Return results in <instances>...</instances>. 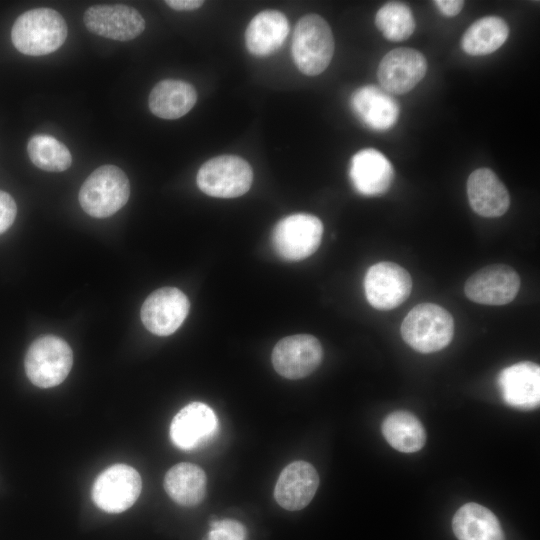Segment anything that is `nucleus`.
Here are the masks:
<instances>
[{"label":"nucleus","instance_id":"f257e3e1","mask_svg":"<svg viewBox=\"0 0 540 540\" xmlns=\"http://www.w3.org/2000/svg\"><path fill=\"white\" fill-rule=\"evenodd\" d=\"M62 15L51 8H36L21 14L11 29L14 47L22 54L42 56L56 51L67 37Z\"/></svg>","mask_w":540,"mask_h":540},{"label":"nucleus","instance_id":"f03ea898","mask_svg":"<svg viewBox=\"0 0 540 540\" xmlns=\"http://www.w3.org/2000/svg\"><path fill=\"white\" fill-rule=\"evenodd\" d=\"M291 48L300 72L319 75L329 66L335 49L329 24L318 14L303 16L295 26Z\"/></svg>","mask_w":540,"mask_h":540},{"label":"nucleus","instance_id":"7ed1b4c3","mask_svg":"<svg viewBox=\"0 0 540 540\" xmlns=\"http://www.w3.org/2000/svg\"><path fill=\"white\" fill-rule=\"evenodd\" d=\"M403 340L421 353L437 352L445 348L454 336V319L443 307L421 303L406 315L401 328Z\"/></svg>","mask_w":540,"mask_h":540},{"label":"nucleus","instance_id":"20e7f679","mask_svg":"<svg viewBox=\"0 0 540 540\" xmlns=\"http://www.w3.org/2000/svg\"><path fill=\"white\" fill-rule=\"evenodd\" d=\"M129 196L130 183L124 171L115 165H103L83 182L78 200L88 215L106 218L120 210Z\"/></svg>","mask_w":540,"mask_h":540},{"label":"nucleus","instance_id":"39448f33","mask_svg":"<svg viewBox=\"0 0 540 540\" xmlns=\"http://www.w3.org/2000/svg\"><path fill=\"white\" fill-rule=\"evenodd\" d=\"M72 364V349L65 340L53 335L42 336L33 341L24 360L27 377L40 388H50L62 383Z\"/></svg>","mask_w":540,"mask_h":540},{"label":"nucleus","instance_id":"423d86ee","mask_svg":"<svg viewBox=\"0 0 540 540\" xmlns=\"http://www.w3.org/2000/svg\"><path fill=\"white\" fill-rule=\"evenodd\" d=\"M253 171L243 158L220 155L206 161L198 170L197 185L205 194L218 198H234L251 187Z\"/></svg>","mask_w":540,"mask_h":540},{"label":"nucleus","instance_id":"0eeeda50","mask_svg":"<svg viewBox=\"0 0 540 540\" xmlns=\"http://www.w3.org/2000/svg\"><path fill=\"white\" fill-rule=\"evenodd\" d=\"M323 224L311 214L298 213L280 220L272 232V245L282 259L298 261L312 255L319 247Z\"/></svg>","mask_w":540,"mask_h":540},{"label":"nucleus","instance_id":"6e6552de","mask_svg":"<svg viewBox=\"0 0 540 540\" xmlns=\"http://www.w3.org/2000/svg\"><path fill=\"white\" fill-rule=\"evenodd\" d=\"M141 488V477L133 467L115 464L96 478L92 487V499L101 510L120 513L135 503Z\"/></svg>","mask_w":540,"mask_h":540},{"label":"nucleus","instance_id":"1a4fd4ad","mask_svg":"<svg viewBox=\"0 0 540 540\" xmlns=\"http://www.w3.org/2000/svg\"><path fill=\"white\" fill-rule=\"evenodd\" d=\"M365 295L376 309L390 310L402 304L410 295V274L394 262H379L372 265L364 279Z\"/></svg>","mask_w":540,"mask_h":540},{"label":"nucleus","instance_id":"9d476101","mask_svg":"<svg viewBox=\"0 0 540 540\" xmlns=\"http://www.w3.org/2000/svg\"><path fill=\"white\" fill-rule=\"evenodd\" d=\"M322 346L309 334L285 337L274 346L271 360L276 372L287 379H301L314 372L321 363Z\"/></svg>","mask_w":540,"mask_h":540},{"label":"nucleus","instance_id":"9b49d317","mask_svg":"<svg viewBox=\"0 0 540 540\" xmlns=\"http://www.w3.org/2000/svg\"><path fill=\"white\" fill-rule=\"evenodd\" d=\"M520 289V277L510 266L493 264L471 275L464 286L465 295L473 302L504 305L514 300Z\"/></svg>","mask_w":540,"mask_h":540},{"label":"nucleus","instance_id":"f8f14e48","mask_svg":"<svg viewBox=\"0 0 540 540\" xmlns=\"http://www.w3.org/2000/svg\"><path fill=\"white\" fill-rule=\"evenodd\" d=\"M187 296L175 287L152 292L141 307V320L151 333L168 336L174 333L189 313Z\"/></svg>","mask_w":540,"mask_h":540},{"label":"nucleus","instance_id":"ddd939ff","mask_svg":"<svg viewBox=\"0 0 540 540\" xmlns=\"http://www.w3.org/2000/svg\"><path fill=\"white\" fill-rule=\"evenodd\" d=\"M86 28L104 38L129 41L145 29V20L133 7L124 4H99L84 13Z\"/></svg>","mask_w":540,"mask_h":540},{"label":"nucleus","instance_id":"4468645a","mask_svg":"<svg viewBox=\"0 0 540 540\" xmlns=\"http://www.w3.org/2000/svg\"><path fill=\"white\" fill-rule=\"evenodd\" d=\"M427 61L418 50L399 47L389 51L377 70L378 81L389 94L411 91L425 76Z\"/></svg>","mask_w":540,"mask_h":540},{"label":"nucleus","instance_id":"2eb2a0df","mask_svg":"<svg viewBox=\"0 0 540 540\" xmlns=\"http://www.w3.org/2000/svg\"><path fill=\"white\" fill-rule=\"evenodd\" d=\"M218 420L215 412L207 404L192 402L183 407L170 425V438L182 450H193L213 438Z\"/></svg>","mask_w":540,"mask_h":540},{"label":"nucleus","instance_id":"dca6fc26","mask_svg":"<svg viewBox=\"0 0 540 540\" xmlns=\"http://www.w3.org/2000/svg\"><path fill=\"white\" fill-rule=\"evenodd\" d=\"M497 384L503 401L516 409L533 410L540 403V367L522 361L504 368Z\"/></svg>","mask_w":540,"mask_h":540},{"label":"nucleus","instance_id":"f3484780","mask_svg":"<svg viewBox=\"0 0 540 540\" xmlns=\"http://www.w3.org/2000/svg\"><path fill=\"white\" fill-rule=\"evenodd\" d=\"M319 486V475L306 461H294L280 473L275 489L276 502L284 509L297 511L313 499Z\"/></svg>","mask_w":540,"mask_h":540},{"label":"nucleus","instance_id":"a211bd4d","mask_svg":"<svg viewBox=\"0 0 540 540\" xmlns=\"http://www.w3.org/2000/svg\"><path fill=\"white\" fill-rule=\"evenodd\" d=\"M349 176L356 191L365 196L384 194L393 181L390 161L376 149L358 151L351 159Z\"/></svg>","mask_w":540,"mask_h":540},{"label":"nucleus","instance_id":"6ab92c4d","mask_svg":"<svg viewBox=\"0 0 540 540\" xmlns=\"http://www.w3.org/2000/svg\"><path fill=\"white\" fill-rule=\"evenodd\" d=\"M350 105L355 115L370 129L388 130L399 117L396 100L385 90L366 85L358 88L351 96Z\"/></svg>","mask_w":540,"mask_h":540},{"label":"nucleus","instance_id":"aec40b11","mask_svg":"<svg viewBox=\"0 0 540 540\" xmlns=\"http://www.w3.org/2000/svg\"><path fill=\"white\" fill-rule=\"evenodd\" d=\"M471 208L483 217H499L510 206V195L497 175L488 168L473 171L467 180Z\"/></svg>","mask_w":540,"mask_h":540},{"label":"nucleus","instance_id":"412c9836","mask_svg":"<svg viewBox=\"0 0 540 540\" xmlns=\"http://www.w3.org/2000/svg\"><path fill=\"white\" fill-rule=\"evenodd\" d=\"M288 33L289 23L282 12L261 11L246 28V47L255 56H268L283 45Z\"/></svg>","mask_w":540,"mask_h":540},{"label":"nucleus","instance_id":"4be33fe9","mask_svg":"<svg viewBox=\"0 0 540 540\" xmlns=\"http://www.w3.org/2000/svg\"><path fill=\"white\" fill-rule=\"evenodd\" d=\"M196 101L197 93L190 83L177 79H165L152 88L148 105L155 116L171 120L187 114Z\"/></svg>","mask_w":540,"mask_h":540},{"label":"nucleus","instance_id":"5701e85b","mask_svg":"<svg viewBox=\"0 0 540 540\" xmlns=\"http://www.w3.org/2000/svg\"><path fill=\"white\" fill-rule=\"evenodd\" d=\"M452 529L458 540H505L495 514L474 502L464 504L456 511Z\"/></svg>","mask_w":540,"mask_h":540},{"label":"nucleus","instance_id":"b1692460","mask_svg":"<svg viewBox=\"0 0 540 540\" xmlns=\"http://www.w3.org/2000/svg\"><path fill=\"white\" fill-rule=\"evenodd\" d=\"M207 477L203 469L192 463H178L168 470L164 479L167 494L177 504L193 507L206 494Z\"/></svg>","mask_w":540,"mask_h":540},{"label":"nucleus","instance_id":"393cba45","mask_svg":"<svg viewBox=\"0 0 540 540\" xmlns=\"http://www.w3.org/2000/svg\"><path fill=\"white\" fill-rule=\"evenodd\" d=\"M509 35L505 20L486 16L475 21L461 38L462 50L471 56L491 54L500 48Z\"/></svg>","mask_w":540,"mask_h":540},{"label":"nucleus","instance_id":"a878e982","mask_svg":"<svg viewBox=\"0 0 540 540\" xmlns=\"http://www.w3.org/2000/svg\"><path fill=\"white\" fill-rule=\"evenodd\" d=\"M382 434L394 449L403 453L419 451L426 441L422 423L408 411L390 413L382 423Z\"/></svg>","mask_w":540,"mask_h":540},{"label":"nucleus","instance_id":"bb28decb","mask_svg":"<svg viewBox=\"0 0 540 540\" xmlns=\"http://www.w3.org/2000/svg\"><path fill=\"white\" fill-rule=\"evenodd\" d=\"M27 153L36 167L48 172L65 171L72 163L67 146L47 134L32 136L27 144Z\"/></svg>","mask_w":540,"mask_h":540},{"label":"nucleus","instance_id":"cd10ccee","mask_svg":"<svg viewBox=\"0 0 540 540\" xmlns=\"http://www.w3.org/2000/svg\"><path fill=\"white\" fill-rule=\"evenodd\" d=\"M375 24L383 36L394 42L408 39L416 24L411 9L401 2H388L376 13Z\"/></svg>","mask_w":540,"mask_h":540},{"label":"nucleus","instance_id":"c85d7f7f","mask_svg":"<svg viewBox=\"0 0 540 540\" xmlns=\"http://www.w3.org/2000/svg\"><path fill=\"white\" fill-rule=\"evenodd\" d=\"M244 526L232 519L213 520L210 530L203 540H245Z\"/></svg>","mask_w":540,"mask_h":540},{"label":"nucleus","instance_id":"c756f323","mask_svg":"<svg viewBox=\"0 0 540 540\" xmlns=\"http://www.w3.org/2000/svg\"><path fill=\"white\" fill-rule=\"evenodd\" d=\"M17 214V206L13 197L0 190V234L7 231L13 224Z\"/></svg>","mask_w":540,"mask_h":540},{"label":"nucleus","instance_id":"7c9ffc66","mask_svg":"<svg viewBox=\"0 0 540 540\" xmlns=\"http://www.w3.org/2000/svg\"><path fill=\"white\" fill-rule=\"evenodd\" d=\"M434 4L442 14L449 17L458 15L464 7V1L461 0H436Z\"/></svg>","mask_w":540,"mask_h":540},{"label":"nucleus","instance_id":"2f4dec72","mask_svg":"<svg viewBox=\"0 0 540 540\" xmlns=\"http://www.w3.org/2000/svg\"><path fill=\"white\" fill-rule=\"evenodd\" d=\"M165 3L176 11H191L204 4L201 0H167Z\"/></svg>","mask_w":540,"mask_h":540}]
</instances>
